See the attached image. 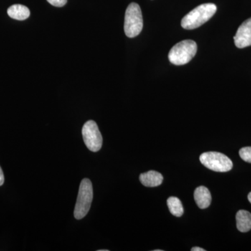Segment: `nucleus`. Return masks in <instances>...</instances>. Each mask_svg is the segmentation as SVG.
Returning <instances> with one entry per match:
<instances>
[{
  "label": "nucleus",
  "mask_w": 251,
  "mask_h": 251,
  "mask_svg": "<svg viewBox=\"0 0 251 251\" xmlns=\"http://www.w3.org/2000/svg\"><path fill=\"white\" fill-rule=\"evenodd\" d=\"M217 7L212 3L200 5L190 11L181 20V27L185 29H194L201 27L215 14Z\"/></svg>",
  "instance_id": "nucleus-1"
},
{
  "label": "nucleus",
  "mask_w": 251,
  "mask_h": 251,
  "mask_svg": "<svg viewBox=\"0 0 251 251\" xmlns=\"http://www.w3.org/2000/svg\"><path fill=\"white\" fill-rule=\"evenodd\" d=\"M197 50V44L194 41H181L172 48L168 58L170 62L175 65H184L195 57Z\"/></svg>",
  "instance_id": "nucleus-2"
},
{
  "label": "nucleus",
  "mask_w": 251,
  "mask_h": 251,
  "mask_svg": "<svg viewBox=\"0 0 251 251\" xmlns=\"http://www.w3.org/2000/svg\"><path fill=\"white\" fill-rule=\"evenodd\" d=\"M93 201V187L89 179H84L81 181L77 195V202L74 209V216L77 220L85 217L90 211L91 204Z\"/></svg>",
  "instance_id": "nucleus-3"
},
{
  "label": "nucleus",
  "mask_w": 251,
  "mask_h": 251,
  "mask_svg": "<svg viewBox=\"0 0 251 251\" xmlns=\"http://www.w3.org/2000/svg\"><path fill=\"white\" fill-rule=\"evenodd\" d=\"M143 28V18L141 9L136 3L128 5L125 13V32L128 38L139 35Z\"/></svg>",
  "instance_id": "nucleus-4"
},
{
  "label": "nucleus",
  "mask_w": 251,
  "mask_h": 251,
  "mask_svg": "<svg viewBox=\"0 0 251 251\" xmlns=\"http://www.w3.org/2000/svg\"><path fill=\"white\" fill-rule=\"evenodd\" d=\"M200 161L206 168L211 171L226 173L232 170L233 163L224 153L209 151L202 153L200 156Z\"/></svg>",
  "instance_id": "nucleus-5"
},
{
  "label": "nucleus",
  "mask_w": 251,
  "mask_h": 251,
  "mask_svg": "<svg viewBox=\"0 0 251 251\" xmlns=\"http://www.w3.org/2000/svg\"><path fill=\"white\" fill-rule=\"evenodd\" d=\"M82 134L85 145L90 151L97 152L101 149L103 138L98 126L93 120H89L84 125Z\"/></svg>",
  "instance_id": "nucleus-6"
},
{
  "label": "nucleus",
  "mask_w": 251,
  "mask_h": 251,
  "mask_svg": "<svg viewBox=\"0 0 251 251\" xmlns=\"http://www.w3.org/2000/svg\"><path fill=\"white\" fill-rule=\"evenodd\" d=\"M234 44L239 49H244L251 46V18L241 25L235 36Z\"/></svg>",
  "instance_id": "nucleus-7"
},
{
  "label": "nucleus",
  "mask_w": 251,
  "mask_h": 251,
  "mask_svg": "<svg viewBox=\"0 0 251 251\" xmlns=\"http://www.w3.org/2000/svg\"><path fill=\"white\" fill-rule=\"evenodd\" d=\"M163 175L156 171H150L140 175V181L147 187H156L163 182Z\"/></svg>",
  "instance_id": "nucleus-8"
},
{
  "label": "nucleus",
  "mask_w": 251,
  "mask_h": 251,
  "mask_svg": "<svg viewBox=\"0 0 251 251\" xmlns=\"http://www.w3.org/2000/svg\"><path fill=\"white\" fill-rule=\"evenodd\" d=\"M194 199L201 209H206L211 202L210 191L204 186H199L195 191Z\"/></svg>",
  "instance_id": "nucleus-9"
},
{
  "label": "nucleus",
  "mask_w": 251,
  "mask_h": 251,
  "mask_svg": "<svg viewBox=\"0 0 251 251\" xmlns=\"http://www.w3.org/2000/svg\"><path fill=\"white\" fill-rule=\"evenodd\" d=\"M237 227L239 231L247 232L251 229V214L249 211L239 210L236 215Z\"/></svg>",
  "instance_id": "nucleus-10"
},
{
  "label": "nucleus",
  "mask_w": 251,
  "mask_h": 251,
  "mask_svg": "<svg viewBox=\"0 0 251 251\" xmlns=\"http://www.w3.org/2000/svg\"><path fill=\"white\" fill-rule=\"evenodd\" d=\"M7 13L10 17L18 21H24L30 16L29 9L27 6L21 4H14L10 6Z\"/></svg>",
  "instance_id": "nucleus-11"
},
{
  "label": "nucleus",
  "mask_w": 251,
  "mask_h": 251,
  "mask_svg": "<svg viewBox=\"0 0 251 251\" xmlns=\"http://www.w3.org/2000/svg\"><path fill=\"white\" fill-rule=\"evenodd\" d=\"M169 210L173 216L180 217L184 214V207L179 198L170 197L167 201Z\"/></svg>",
  "instance_id": "nucleus-12"
},
{
  "label": "nucleus",
  "mask_w": 251,
  "mask_h": 251,
  "mask_svg": "<svg viewBox=\"0 0 251 251\" xmlns=\"http://www.w3.org/2000/svg\"><path fill=\"white\" fill-rule=\"evenodd\" d=\"M239 156L244 161L251 163V147L241 149L239 150Z\"/></svg>",
  "instance_id": "nucleus-13"
},
{
  "label": "nucleus",
  "mask_w": 251,
  "mask_h": 251,
  "mask_svg": "<svg viewBox=\"0 0 251 251\" xmlns=\"http://www.w3.org/2000/svg\"><path fill=\"white\" fill-rule=\"evenodd\" d=\"M50 4L57 7H62L67 4V0H47Z\"/></svg>",
  "instance_id": "nucleus-14"
},
{
  "label": "nucleus",
  "mask_w": 251,
  "mask_h": 251,
  "mask_svg": "<svg viewBox=\"0 0 251 251\" xmlns=\"http://www.w3.org/2000/svg\"><path fill=\"white\" fill-rule=\"evenodd\" d=\"M4 182V173H3L2 170H1V167H0V186H2Z\"/></svg>",
  "instance_id": "nucleus-15"
},
{
  "label": "nucleus",
  "mask_w": 251,
  "mask_h": 251,
  "mask_svg": "<svg viewBox=\"0 0 251 251\" xmlns=\"http://www.w3.org/2000/svg\"><path fill=\"white\" fill-rule=\"evenodd\" d=\"M191 251H205V250L202 248L193 247V249H191Z\"/></svg>",
  "instance_id": "nucleus-16"
},
{
  "label": "nucleus",
  "mask_w": 251,
  "mask_h": 251,
  "mask_svg": "<svg viewBox=\"0 0 251 251\" xmlns=\"http://www.w3.org/2000/svg\"><path fill=\"white\" fill-rule=\"evenodd\" d=\"M248 199H249V202L251 203V192L249 193V196H248Z\"/></svg>",
  "instance_id": "nucleus-17"
},
{
  "label": "nucleus",
  "mask_w": 251,
  "mask_h": 251,
  "mask_svg": "<svg viewBox=\"0 0 251 251\" xmlns=\"http://www.w3.org/2000/svg\"><path fill=\"white\" fill-rule=\"evenodd\" d=\"M98 251H108V250H105V249H104V250H99Z\"/></svg>",
  "instance_id": "nucleus-18"
},
{
  "label": "nucleus",
  "mask_w": 251,
  "mask_h": 251,
  "mask_svg": "<svg viewBox=\"0 0 251 251\" xmlns=\"http://www.w3.org/2000/svg\"><path fill=\"white\" fill-rule=\"evenodd\" d=\"M154 251H162V250H154Z\"/></svg>",
  "instance_id": "nucleus-19"
}]
</instances>
